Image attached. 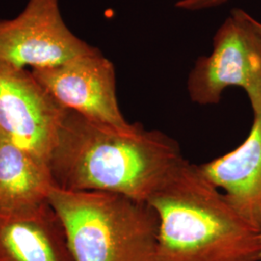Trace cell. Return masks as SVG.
Here are the masks:
<instances>
[{"instance_id": "1", "label": "cell", "mask_w": 261, "mask_h": 261, "mask_svg": "<svg viewBox=\"0 0 261 261\" xmlns=\"http://www.w3.org/2000/svg\"><path fill=\"white\" fill-rule=\"evenodd\" d=\"M186 160L176 140L140 123L116 128L66 110L47 166L56 188L148 202Z\"/></svg>"}, {"instance_id": "2", "label": "cell", "mask_w": 261, "mask_h": 261, "mask_svg": "<svg viewBox=\"0 0 261 261\" xmlns=\"http://www.w3.org/2000/svg\"><path fill=\"white\" fill-rule=\"evenodd\" d=\"M148 203L159 219L155 261H261L260 231L197 165L186 160Z\"/></svg>"}, {"instance_id": "3", "label": "cell", "mask_w": 261, "mask_h": 261, "mask_svg": "<svg viewBox=\"0 0 261 261\" xmlns=\"http://www.w3.org/2000/svg\"><path fill=\"white\" fill-rule=\"evenodd\" d=\"M49 203L64 225L75 261H155L159 219L148 202L54 187Z\"/></svg>"}, {"instance_id": "4", "label": "cell", "mask_w": 261, "mask_h": 261, "mask_svg": "<svg viewBox=\"0 0 261 261\" xmlns=\"http://www.w3.org/2000/svg\"><path fill=\"white\" fill-rule=\"evenodd\" d=\"M250 16L244 10H232L215 34L210 56L196 60L187 81L194 103L216 105L225 89L240 87L253 115L261 113V40Z\"/></svg>"}, {"instance_id": "5", "label": "cell", "mask_w": 261, "mask_h": 261, "mask_svg": "<svg viewBox=\"0 0 261 261\" xmlns=\"http://www.w3.org/2000/svg\"><path fill=\"white\" fill-rule=\"evenodd\" d=\"M66 25L59 0H28L16 18L0 20V62L31 70L94 53Z\"/></svg>"}, {"instance_id": "6", "label": "cell", "mask_w": 261, "mask_h": 261, "mask_svg": "<svg viewBox=\"0 0 261 261\" xmlns=\"http://www.w3.org/2000/svg\"><path fill=\"white\" fill-rule=\"evenodd\" d=\"M64 112L31 71L0 62V135L47 164Z\"/></svg>"}, {"instance_id": "7", "label": "cell", "mask_w": 261, "mask_h": 261, "mask_svg": "<svg viewBox=\"0 0 261 261\" xmlns=\"http://www.w3.org/2000/svg\"><path fill=\"white\" fill-rule=\"evenodd\" d=\"M56 103L84 117L116 128L132 123L122 113L115 68L98 48L56 67L30 70Z\"/></svg>"}, {"instance_id": "8", "label": "cell", "mask_w": 261, "mask_h": 261, "mask_svg": "<svg viewBox=\"0 0 261 261\" xmlns=\"http://www.w3.org/2000/svg\"><path fill=\"white\" fill-rule=\"evenodd\" d=\"M198 167L234 210L260 231L261 113L253 115L251 130L238 147Z\"/></svg>"}, {"instance_id": "9", "label": "cell", "mask_w": 261, "mask_h": 261, "mask_svg": "<svg viewBox=\"0 0 261 261\" xmlns=\"http://www.w3.org/2000/svg\"><path fill=\"white\" fill-rule=\"evenodd\" d=\"M56 187L47 163L0 135V217L34 213Z\"/></svg>"}, {"instance_id": "10", "label": "cell", "mask_w": 261, "mask_h": 261, "mask_svg": "<svg viewBox=\"0 0 261 261\" xmlns=\"http://www.w3.org/2000/svg\"><path fill=\"white\" fill-rule=\"evenodd\" d=\"M0 261H75L56 210L0 217Z\"/></svg>"}, {"instance_id": "11", "label": "cell", "mask_w": 261, "mask_h": 261, "mask_svg": "<svg viewBox=\"0 0 261 261\" xmlns=\"http://www.w3.org/2000/svg\"><path fill=\"white\" fill-rule=\"evenodd\" d=\"M228 0H178L175 7L184 11H202L219 7Z\"/></svg>"}, {"instance_id": "12", "label": "cell", "mask_w": 261, "mask_h": 261, "mask_svg": "<svg viewBox=\"0 0 261 261\" xmlns=\"http://www.w3.org/2000/svg\"><path fill=\"white\" fill-rule=\"evenodd\" d=\"M250 20H251V23H252V28L255 30V32L257 33L258 37L260 38L261 40V22L258 21L257 19L252 18V16H250Z\"/></svg>"}, {"instance_id": "13", "label": "cell", "mask_w": 261, "mask_h": 261, "mask_svg": "<svg viewBox=\"0 0 261 261\" xmlns=\"http://www.w3.org/2000/svg\"><path fill=\"white\" fill-rule=\"evenodd\" d=\"M260 241H261V229H260Z\"/></svg>"}]
</instances>
